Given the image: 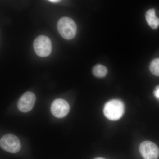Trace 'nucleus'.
<instances>
[{"label": "nucleus", "mask_w": 159, "mask_h": 159, "mask_svg": "<svg viewBox=\"0 0 159 159\" xmlns=\"http://www.w3.org/2000/svg\"><path fill=\"white\" fill-rule=\"evenodd\" d=\"M70 108V105L66 101L63 99H57L51 104V112L56 118H62L68 114Z\"/></svg>", "instance_id": "obj_6"}, {"label": "nucleus", "mask_w": 159, "mask_h": 159, "mask_svg": "<svg viewBox=\"0 0 159 159\" xmlns=\"http://www.w3.org/2000/svg\"><path fill=\"white\" fill-rule=\"evenodd\" d=\"M94 159H106L103 158H102V157H97V158H95Z\"/></svg>", "instance_id": "obj_13"}, {"label": "nucleus", "mask_w": 159, "mask_h": 159, "mask_svg": "<svg viewBox=\"0 0 159 159\" xmlns=\"http://www.w3.org/2000/svg\"><path fill=\"white\" fill-rule=\"evenodd\" d=\"M93 73L96 77L101 78L105 77L107 74V69L104 66L101 65H97L94 67Z\"/></svg>", "instance_id": "obj_9"}, {"label": "nucleus", "mask_w": 159, "mask_h": 159, "mask_svg": "<svg viewBox=\"0 0 159 159\" xmlns=\"http://www.w3.org/2000/svg\"><path fill=\"white\" fill-rule=\"evenodd\" d=\"M151 72L155 76L159 77V58L154 59L150 65Z\"/></svg>", "instance_id": "obj_10"}, {"label": "nucleus", "mask_w": 159, "mask_h": 159, "mask_svg": "<svg viewBox=\"0 0 159 159\" xmlns=\"http://www.w3.org/2000/svg\"><path fill=\"white\" fill-rule=\"evenodd\" d=\"M125 107L123 102L119 99H112L106 103L103 113L107 119L112 121L119 120L123 116Z\"/></svg>", "instance_id": "obj_1"}, {"label": "nucleus", "mask_w": 159, "mask_h": 159, "mask_svg": "<svg viewBox=\"0 0 159 159\" xmlns=\"http://www.w3.org/2000/svg\"><path fill=\"white\" fill-rule=\"evenodd\" d=\"M35 100L36 97L34 93L31 92H26L19 99L18 108L22 112H28L33 108Z\"/></svg>", "instance_id": "obj_7"}, {"label": "nucleus", "mask_w": 159, "mask_h": 159, "mask_svg": "<svg viewBox=\"0 0 159 159\" xmlns=\"http://www.w3.org/2000/svg\"><path fill=\"white\" fill-rule=\"evenodd\" d=\"M34 49L35 53L39 57H46L51 54L52 43L51 39L45 35H40L34 39Z\"/></svg>", "instance_id": "obj_3"}, {"label": "nucleus", "mask_w": 159, "mask_h": 159, "mask_svg": "<svg viewBox=\"0 0 159 159\" xmlns=\"http://www.w3.org/2000/svg\"><path fill=\"white\" fill-rule=\"evenodd\" d=\"M139 151L144 159H157L159 157V148L150 141L142 142L139 146Z\"/></svg>", "instance_id": "obj_5"}, {"label": "nucleus", "mask_w": 159, "mask_h": 159, "mask_svg": "<svg viewBox=\"0 0 159 159\" xmlns=\"http://www.w3.org/2000/svg\"><path fill=\"white\" fill-rule=\"evenodd\" d=\"M154 97L159 102V85L157 86L153 92Z\"/></svg>", "instance_id": "obj_11"}, {"label": "nucleus", "mask_w": 159, "mask_h": 159, "mask_svg": "<svg viewBox=\"0 0 159 159\" xmlns=\"http://www.w3.org/2000/svg\"><path fill=\"white\" fill-rule=\"evenodd\" d=\"M57 29L59 34L66 39H73L77 33L76 24L72 19L68 17H63L59 20Z\"/></svg>", "instance_id": "obj_2"}, {"label": "nucleus", "mask_w": 159, "mask_h": 159, "mask_svg": "<svg viewBox=\"0 0 159 159\" xmlns=\"http://www.w3.org/2000/svg\"><path fill=\"white\" fill-rule=\"evenodd\" d=\"M49 1L52 3H57L59 2V1H58V0H51V1Z\"/></svg>", "instance_id": "obj_12"}, {"label": "nucleus", "mask_w": 159, "mask_h": 159, "mask_svg": "<svg viewBox=\"0 0 159 159\" xmlns=\"http://www.w3.org/2000/svg\"><path fill=\"white\" fill-rule=\"evenodd\" d=\"M0 146L3 150L11 153L18 152L21 147L19 139L12 134H7L2 137Z\"/></svg>", "instance_id": "obj_4"}, {"label": "nucleus", "mask_w": 159, "mask_h": 159, "mask_svg": "<svg viewBox=\"0 0 159 159\" xmlns=\"http://www.w3.org/2000/svg\"><path fill=\"white\" fill-rule=\"evenodd\" d=\"M146 21L148 25L152 29H157L159 26V19L157 17L154 9L148 10L145 14Z\"/></svg>", "instance_id": "obj_8"}]
</instances>
